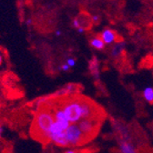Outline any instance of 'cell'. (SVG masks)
Returning a JSON list of instances; mask_svg holds the SVG:
<instances>
[{
	"label": "cell",
	"instance_id": "obj_1",
	"mask_svg": "<svg viewBox=\"0 0 153 153\" xmlns=\"http://www.w3.org/2000/svg\"><path fill=\"white\" fill-rule=\"evenodd\" d=\"M67 120L76 124L83 120H102V108L85 97H69L57 100Z\"/></svg>",
	"mask_w": 153,
	"mask_h": 153
},
{
	"label": "cell",
	"instance_id": "obj_16",
	"mask_svg": "<svg viewBox=\"0 0 153 153\" xmlns=\"http://www.w3.org/2000/svg\"><path fill=\"white\" fill-rule=\"evenodd\" d=\"M3 62H4V57L1 54H0V67L3 65Z\"/></svg>",
	"mask_w": 153,
	"mask_h": 153
},
{
	"label": "cell",
	"instance_id": "obj_12",
	"mask_svg": "<svg viewBox=\"0 0 153 153\" xmlns=\"http://www.w3.org/2000/svg\"><path fill=\"white\" fill-rule=\"evenodd\" d=\"M64 153H84L83 150H80V149H67Z\"/></svg>",
	"mask_w": 153,
	"mask_h": 153
},
{
	"label": "cell",
	"instance_id": "obj_3",
	"mask_svg": "<svg viewBox=\"0 0 153 153\" xmlns=\"http://www.w3.org/2000/svg\"><path fill=\"white\" fill-rule=\"evenodd\" d=\"M65 135L67 138L68 148H75L85 145L90 139L86 136L81 131L78 124H70L69 127L65 130Z\"/></svg>",
	"mask_w": 153,
	"mask_h": 153
},
{
	"label": "cell",
	"instance_id": "obj_14",
	"mask_svg": "<svg viewBox=\"0 0 153 153\" xmlns=\"http://www.w3.org/2000/svg\"><path fill=\"white\" fill-rule=\"evenodd\" d=\"M92 19H93V21H94V22H98V21L100 20V16L95 15V16H92Z\"/></svg>",
	"mask_w": 153,
	"mask_h": 153
},
{
	"label": "cell",
	"instance_id": "obj_10",
	"mask_svg": "<svg viewBox=\"0 0 153 153\" xmlns=\"http://www.w3.org/2000/svg\"><path fill=\"white\" fill-rule=\"evenodd\" d=\"M76 59H74V57H69V59H68L67 61H66V64H68L70 68H73V67H75L76 66Z\"/></svg>",
	"mask_w": 153,
	"mask_h": 153
},
{
	"label": "cell",
	"instance_id": "obj_5",
	"mask_svg": "<svg viewBox=\"0 0 153 153\" xmlns=\"http://www.w3.org/2000/svg\"><path fill=\"white\" fill-rule=\"evenodd\" d=\"M120 153H137V149L131 142V139L119 138Z\"/></svg>",
	"mask_w": 153,
	"mask_h": 153
},
{
	"label": "cell",
	"instance_id": "obj_9",
	"mask_svg": "<svg viewBox=\"0 0 153 153\" xmlns=\"http://www.w3.org/2000/svg\"><path fill=\"white\" fill-rule=\"evenodd\" d=\"M123 50H124V45L122 43H117L116 45L114 46V48H112L111 56H114V57H117L122 53Z\"/></svg>",
	"mask_w": 153,
	"mask_h": 153
},
{
	"label": "cell",
	"instance_id": "obj_15",
	"mask_svg": "<svg viewBox=\"0 0 153 153\" xmlns=\"http://www.w3.org/2000/svg\"><path fill=\"white\" fill-rule=\"evenodd\" d=\"M3 132H4V128H3L2 125L0 124V139H1V137H2V135H3Z\"/></svg>",
	"mask_w": 153,
	"mask_h": 153
},
{
	"label": "cell",
	"instance_id": "obj_4",
	"mask_svg": "<svg viewBox=\"0 0 153 153\" xmlns=\"http://www.w3.org/2000/svg\"><path fill=\"white\" fill-rule=\"evenodd\" d=\"M76 124L79 125V128L85 135L88 136L90 140H92L99 132L100 127L101 125V120H83Z\"/></svg>",
	"mask_w": 153,
	"mask_h": 153
},
{
	"label": "cell",
	"instance_id": "obj_13",
	"mask_svg": "<svg viewBox=\"0 0 153 153\" xmlns=\"http://www.w3.org/2000/svg\"><path fill=\"white\" fill-rule=\"evenodd\" d=\"M60 69H61L62 71H64V72H68V71H69V70H70V68H69V66H68V64L64 63V64H62V65H61Z\"/></svg>",
	"mask_w": 153,
	"mask_h": 153
},
{
	"label": "cell",
	"instance_id": "obj_18",
	"mask_svg": "<svg viewBox=\"0 0 153 153\" xmlns=\"http://www.w3.org/2000/svg\"><path fill=\"white\" fill-rule=\"evenodd\" d=\"M85 30H86V28H84V27H80V28H79V29H78V31H79V33H84V32H85Z\"/></svg>",
	"mask_w": 153,
	"mask_h": 153
},
{
	"label": "cell",
	"instance_id": "obj_2",
	"mask_svg": "<svg viewBox=\"0 0 153 153\" xmlns=\"http://www.w3.org/2000/svg\"><path fill=\"white\" fill-rule=\"evenodd\" d=\"M54 121L55 117L49 108H40L38 110L32 123V132L34 133L35 138L48 142V137Z\"/></svg>",
	"mask_w": 153,
	"mask_h": 153
},
{
	"label": "cell",
	"instance_id": "obj_6",
	"mask_svg": "<svg viewBox=\"0 0 153 153\" xmlns=\"http://www.w3.org/2000/svg\"><path fill=\"white\" fill-rule=\"evenodd\" d=\"M100 37L102 38V40L105 43V45H110V44L117 41L116 32L112 29H109V28L104 29L100 35Z\"/></svg>",
	"mask_w": 153,
	"mask_h": 153
},
{
	"label": "cell",
	"instance_id": "obj_20",
	"mask_svg": "<svg viewBox=\"0 0 153 153\" xmlns=\"http://www.w3.org/2000/svg\"><path fill=\"white\" fill-rule=\"evenodd\" d=\"M152 131H153V122H152Z\"/></svg>",
	"mask_w": 153,
	"mask_h": 153
},
{
	"label": "cell",
	"instance_id": "obj_11",
	"mask_svg": "<svg viewBox=\"0 0 153 153\" xmlns=\"http://www.w3.org/2000/svg\"><path fill=\"white\" fill-rule=\"evenodd\" d=\"M72 25H73V27L78 30L79 28H80V27H82V26H81V23H80V21L79 20L78 18H75L74 20H73V22H72Z\"/></svg>",
	"mask_w": 153,
	"mask_h": 153
},
{
	"label": "cell",
	"instance_id": "obj_8",
	"mask_svg": "<svg viewBox=\"0 0 153 153\" xmlns=\"http://www.w3.org/2000/svg\"><path fill=\"white\" fill-rule=\"evenodd\" d=\"M142 96L144 100L152 104L153 103V88L152 87H147L146 88H144L143 92H142Z\"/></svg>",
	"mask_w": 153,
	"mask_h": 153
},
{
	"label": "cell",
	"instance_id": "obj_7",
	"mask_svg": "<svg viewBox=\"0 0 153 153\" xmlns=\"http://www.w3.org/2000/svg\"><path fill=\"white\" fill-rule=\"evenodd\" d=\"M90 45L93 48L98 49V50H102L105 48V43L103 42L102 38L100 36H94L91 38L90 40Z\"/></svg>",
	"mask_w": 153,
	"mask_h": 153
},
{
	"label": "cell",
	"instance_id": "obj_17",
	"mask_svg": "<svg viewBox=\"0 0 153 153\" xmlns=\"http://www.w3.org/2000/svg\"><path fill=\"white\" fill-rule=\"evenodd\" d=\"M61 34H62V32H61V30H59V29L56 31V36H61Z\"/></svg>",
	"mask_w": 153,
	"mask_h": 153
},
{
	"label": "cell",
	"instance_id": "obj_19",
	"mask_svg": "<svg viewBox=\"0 0 153 153\" xmlns=\"http://www.w3.org/2000/svg\"><path fill=\"white\" fill-rule=\"evenodd\" d=\"M27 25H31L32 24V19H27Z\"/></svg>",
	"mask_w": 153,
	"mask_h": 153
}]
</instances>
